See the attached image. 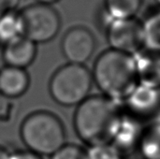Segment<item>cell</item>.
<instances>
[{
	"instance_id": "ba28073f",
	"label": "cell",
	"mask_w": 160,
	"mask_h": 159,
	"mask_svg": "<svg viewBox=\"0 0 160 159\" xmlns=\"http://www.w3.org/2000/svg\"><path fill=\"white\" fill-rule=\"evenodd\" d=\"M61 48L68 63L83 65L95 52L96 39L87 28L75 26L64 35Z\"/></svg>"
},
{
	"instance_id": "277c9868",
	"label": "cell",
	"mask_w": 160,
	"mask_h": 159,
	"mask_svg": "<svg viewBox=\"0 0 160 159\" xmlns=\"http://www.w3.org/2000/svg\"><path fill=\"white\" fill-rule=\"evenodd\" d=\"M92 83V73L87 67L68 63L53 73L49 91L52 98L59 105L78 106L89 97Z\"/></svg>"
},
{
	"instance_id": "7c38bea8",
	"label": "cell",
	"mask_w": 160,
	"mask_h": 159,
	"mask_svg": "<svg viewBox=\"0 0 160 159\" xmlns=\"http://www.w3.org/2000/svg\"><path fill=\"white\" fill-rule=\"evenodd\" d=\"M30 78L24 68L5 66L0 69V95L15 99L28 89Z\"/></svg>"
},
{
	"instance_id": "2e32d148",
	"label": "cell",
	"mask_w": 160,
	"mask_h": 159,
	"mask_svg": "<svg viewBox=\"0 0 160 159\" xmlns=\"http://www.w3.org/2000/svg\"><path fill=\"white\" fill-rule=\"evenodd\" d=\"M142 22L144 33V48L160 52V8L147 15Z\"/></svg>"
},
{
	"instance_id": "8fae6325",
	"label": "cell",
	"mask_w": 160,
	"mask_h": 159,
	"mask_svg": "<svg viewBox=\"0 0 160 159\" xmlns=\"http://www.w3.org/2000/svg\"><path fill=\"white\" fill-rule=\"evenodd\" d=\"M37 55V44L22 36L4 45L2 56L6 66L24 68L30 66Z\"/></svg>"
},
{
	"instance_id": "52a82bcc",
	"label": "cell",
	"mask_w": 160,
	"mask_h": 159,
	"mask_svg": "<svg viewBox=\"0 0 160 159\" xmlns=\"http://www.w3.org/2000/svg\"><path fill=\"white\" fill-rule=\"evenodd\" d=\"M125 112L146 125L160 124V88L139 84L123 102Z\"/></svg>"
},
{
	"instance_id": "3957f363",
	"label": "cell",
	"mask_w": 160,
	"mask_h": 159,
	"mask_svg": "<svg viewBox=\"0 0 160 159\" xmlns=\"http://www.w3.org/2000/svg\"><path fill=\"white\" fill-rule=\"evenodd\" d=\"M20 136L27 149L40 157H52L66 144L63 123L46 111L30 113L22 123Z\"/></svg>"
},
{
	"instance_id": "d4e9b609",
	"label": "cell",
	"mask_w": 160,
	"mask_h": 159,
	"mask_svg": "<svg viewBox=\"0 0 160 159\" xmlns=\"http://www.w3.org/2000/svg\"><path fill=\"white\" fill-rule=\"evenodd\" d=\"M156 1H157V3H158V4L160 6V0H156Z\"/></svg>"
},
{
	"instance_id": "cb8c5ba5",
	"label": "cell",
	"mask_w": 160,
	"mask_h": 159,
	"mask_svg": "<svg viewBox=\"0 0 160 159\" xmlns=\"http://www.w3.org/2000/svg\"><path fill=\"white\" fill-rule=\"evenodd\" d=\"M38 3H41V4H46V5H51L52 3H55L59 0H37Z\"/></svg>"
},
{
	"instance_id": "ffe728a7",
	"label": "cell",
	"mask_w": 160,
	"mask_h": 159,
	"mask_svg": "<svg viewBox=\"0 0 160 159\" xmlns=\"http://www.w3.org/2000/svg\"><path fill=\"white\" fill-rule=\"evenodd\" d=\"M10 159H43L42 157L31 151H20L10 155Z\"/></svg>"
},
{
	"instance_id": "9a60e30c",
	"label": "cell",
	"mask_w": 160,
	"mask_h": 159,
	"mask_svg": "<svg viewBox=\"0 0 160 159\" xmlns=\"http://www.w3.org/2000/svg\"><path fill=\"white\" fill-rule=\"evenodd\" d=\"M142 0H104V12L111 20L135 18Z\"/></svg>"
},
{
	"instance_id": "5b68a950",
	"label": "cell",
	"mask_w": 160,
	"mask_h": 159,
	"mask_svg": "<svg viewBox=\"0 0 160 159\" xmlns=\"http://www.w3.org/2000/svg\"><path fill=\"white\" fill-rule=\"evenodd\" d=\"M20 12L23 22V36L37 45L51 41L58 34L61 20L51 5L36 3Z\"/></svg>"
},
{
	"instance_id": "9c48e42d",
	"label": "cell",
	"mask_w": 160,
	"mask_h": 159,
	"mask_svg": "<svg viewBox=\"0 0 160 159\" xmlns=\"http://www.w3.org/2000/svg\"><path fill=\"white\" fill-rule=\"evenodd\" d=\"M144 127L143 123L124 112L112 144L122 155L138 150Z\"/></svg>"
},
{
	"instance_id": "603a6c76",
	"label": "cell",
	"mask_w": 160,
	"mask_h": 159,
	"mask_svg": "<svg viewBox=\"0 0 160 159\" xmlns=\"http://www.w3.org/2000/svg\"><path fill=\"white\" fill-rule=\"evenodd\" d=\"M6 11H8L7 2H6V0H0V17H1Z\"/></svg>"
},
{
	"instance_id": "ac0fdd59",
	"label": "cell",
	"mask_w": 160,
	"mask_h": 159,
	"mask_svg": "<svg viewBox=\"0 0 160 159\" xmlns=\"http://www.w3.org/2000/svg\"><path fill=\"white\" fill-rule=\"evenodd\" d=\"M52 159H88L87 151L75 144H65L57 152H55Z\"/></svg>"
},
{
	"instance_id": "4fadbf2b",
	"label": "cell",
	"mask_w": 160,
	"mask_h": 159,
	"mask_svg": "<svg viewBox=\"0 0 160 159\" xmlns=\"http://www.w3.org/2000/svg\"><path fill=\"white\" fill-rule=\"evenodd\" d=\"M23 36V22L20 11L8 10L0 17V44L5 45Z\"/></svg>"
},
{
	"instance_id": "7402d4cb",
	"label": "cell",
	"mask_w": 160,
	"mask_h": 159,
	"mask_svg": "<svg viewBox=\"0 0 160 159\" xmlns=\"http://www.w3.org/2000/svg\"><path fill=\"white\" fill-rule=\"evenodd\" d=\"M10 153L3 146L0 145V159H10Z\"/></svg>"
},
{
	"instance_id": "e0dca14e",
	"label": "cell",
	"mask_w": 160,
	"mask_h": 159,
	"mask_svg": "<svg viewBox=\"0 0 160 159\" xmlns=\"http://www.w3.org/2000/svg\"><path fill=\"white\" fill-rule=\"evenodd\" d=\"M87 156L88 159H124L123 155L112 143L91 146Z\"/></svg>"
},
{
	"instance_id": "6da1fadb",
	"label": "cell",
	"mask_w": 160,
	"mask_h": 159,
	"mask_svg": "<svg viewBox=\"0 0 160 159\" xmlns=\"http://www.w3.org/2000/svg\"><path fill=\"white\" fill-rule=\"evenodd\" d=\"M123 113L121 103L105 96L88 97L77 106L75 131L90 147L112 143Z\"/></svg>"
},
{
	"instance_id": "8992f818",
	"label": "cell",
	"mask_w": 160,
	"mask_h": 159,
	"mask_svg": "<svg viewBox=\"0 0 160 159\" xmlns=\"http://www.w3.org/2000/svg\"><path fill=\"white\" fill-rule=\"evenodd\" d=\"M106 37L111 49L130 55L144 48L142 22L136 17L110 20L106 24Z\"/></svg>"
},
{
	"instance_id": "5bb4252c",
	"label": "cell",
	"mask_w": 160,
	"mask_h": 159,
	"mask_svg": "<svg viewBox=\"0 0 160 159\" xmlns=\"http://www.w3.org/2000/svg\"><path fill=\"white\" fill-rule=\"evenodd\" d=\"M138 151L143 159H160V124L145 126Z\"/></svg>"
},
{
	"instance_id": "d6986e66",
	"label": "cell",
	"mask_w": 160,
	"mask_h": 159,
	"mask_svg": "<svg viewBox=\"0 0 160 159\" xmlns=\"http://www.w3.org/2000/svg\"><path fill=\"white\" fill-rule=\"evenodd\" d=\"M15 113L13 99L0 95V123H8L14 117Z\"/></svg>"
},
{
	"instance_id": "30bf717a",
	"label": "cell",
	"mask_w": 160,
	"mask_h": 159,
	"mask_svg": "<svg viewBox=\"0 0 160 159\" xmlns=\"http://www.w3.org/2000/svg\"><path fill=\"white\" fill-rule=\"evenodd\" d=\"M134 56L139 84L160 88V52L143 48Z\"/></svg>"
},
{
	"instance_id": "44dd1931",
	"label": "cell",
	"mask_w": 160,
	"mask_h": 159,
	"mask_svg": "<svg viewBox=\"0 0 160 159\" xmlns=\"http://www.w3.org/2000/svg\"><path fill=\"white\" fill-rule=\"evenodd\" d=\"M8 10H16V7L20 4L21 0H6Z\"/></svg>"
},
{
	"instance_id": "7a4b0ae2",
	"label": "cell",
	"mask_w": 160,
	"mask_h": 159,
	"mask_svg": "<svg viewBox=\"0 0 160 159\" xmlns=\"http://www.w3.org/2000/svg\"><path fill=\"white\" fill-rule=\"evenodd\" d=\"M92 77L103 96L118 103H123L139 85L134 56L112 49L98 57Z\"/></svg>"
}]
</instances>
